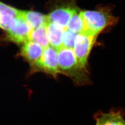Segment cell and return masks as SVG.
Segmentation results:
<instances>
[{"label": "cell", "mask_w": 125, "mask_h": 125, "mask_svg": "<svg viewBox=\"0 0 125 125\" xmlns=\"http://www.w3.org/2000/svg\"><path fill=\"white\" fill-rule=\"evenodd\" d=\"M58 52V65L62 73L68 76L78 85L89 84L87 69L78 62L73 49L62 47Z\"/></svg>", "instance_id": "6da1fadb"}, {"label": "cell", "mask_w": 125, "mask_h": 125, "mask_svg": "<svg viewBox=\"0 0 125 125\" xmlns=\"http://www.w3.org/2000/svg\"><path fill=\"white\" fill-rule=\"evenodd\" d=\"M84 32L97 36L106 28L117 24L119 18L113 16L109 7H100L95 11H81Z\"/></svg>", "instance_id": "7a4b0ae2"}, {"label": "cell", "mask_w": 125, "mask_h": 125, "mask_svg": "<svg viewBox=\"0 0 125 125\" xmlns=\"http://www.w3.org/2000/svg\"><path fill=\"white\" fill-rule=\"evenodd\" d=\"M33 66L36 70L48 73L54 78L62 73L58 65V52L50 45L44 49L42 55Z\"/></svg>", "instance_id": "3957f363"}, {"label": "cell", "mask_w": 125, "mask_h": 125, "mask_svg": "<svg viewBox=\"0 0 125 125\" xmlns=\"http://www.w3.org/2000/svg\"><path fill=\"white\" fill-rule=\"evenodd\" d=\"M97 36L83 33L78 34L76 37L74 52L80 65L86 69L88 57Z\"/></svg>", "instance_id": "277c9868"}, {"label": "cell", "mask_w": 125, "mask_h": 125, "mask_svg": "<svg viewBox=\"0 0 125 125\" xmlns=\"http://www.w3.org/2000/svg\"><path fill=\"white\" fill-rule=\"evenodd\" d=\"M32 29L29 23L21 16L13 20L7 32L8 39L18 44L25 43L30 40Z\"/></svg>", "instance_id": "5b68a950"}, {"label": "cell", "mask_w": 125, "mask_h": 125, "mask_svg": "<svg viewBox=\"0 0 125 125\" xmlns=\"http://www.w3.org/2000/svg\"><path fill=\"white\" fill-rule=\"evenodd\" d=\"M77 8L69 5L57 7L47 15L48 23L52 22L60 26L65 29Z\"/></svg>", "instance_id": "8992f818"}, {"label": "cell", "mask_w": 125, "mask_h": 125, "mask_svg": "<svg viewBox=\"0 0 125 125\" xmlns=\"http://www.w3.org/2000/svg\"><path fill=\"white\" fill-rule=\"evenodd\" d=\"M43 50L44 48L39 44L29 40L23 44L21 48V54L33 66L41 57Z\"/></svg>", "instance_id": "52a82bcc"}, {"label": "cell", "mask_w": 125, "mask_h": 125, "mask_svg": "<svg viewBox=\"0 0 125 125\" xmlns=\"http://www.w3.org/2000/svg\"><path fill=\"white\" fill-rule=\"evenodd\" d=\"M64 28L56 23L49 22L46 25L47 34L50 45L57 51L62 47Z\"/></svg>", "instance_id": "ba28073f"}, {"label": "cell", "mask_w": 125, "mask_h": 125, "mask_svg": "<svg viewBox=\"0 0 125 125\" xmlns=\"http://www.w3.org/2000/svg\"><path fill=\"white\" fill-rule=\"evenodd\" d=\"M20 11L0 1V28L8 31L13 20L19 16Z\"/></svg>", "instance_id": "9c48e42d"}, {"label": "cell", "mask_w": 125, "mask_h": 125, "mask_svg": "<svg viewBox=\"0 0 125 125\" xmlns=\"http://www.w3.org/2000/svg\"><path fill=\"white\" fill-rule=\"evenodd\" d=\"M95 125H125V120L120 111H111L95 115Z\"/></svg>", "instance_id": "30bf717a"}, {"label": "cell", "mask_w": 125, "mask_h": 125, "mask_svg": "<svg viewBox=\"0 0 125 125\" xmlns=\"http://www.w3.org/2000/svg\"><path fill=\"white\" fill-rule=\"evenodd\" d=\"M19 16L25 20L33 29L48 23L47 15L34 11L20 10Z\"/></svg>", "instance_id": "8fae6325"}, {"label": "cell", "mask_w": 125, "mask_h": 125, "mask_svg": "<svg viewBox=\"0 0 125 125\" xmlns=\"http://www.w3.org/2000/svg\"><path fill=\"white\" fill-rule=\"evenodd\" d=\"M46 25H43L32 29L31 33L29 40L38 43L44 49L49 46L47 37Z\"/></svg>", "instance_id": "7c38bea8"}, {"label": "cell", "mask_w": 125, "mask_h": 125, "mask_svg": "<svg viewBox=\"0 0 125 125\" xmlns=\"http://www.w3.org/2000/svg\"><path fill=\"white\" fill-rule=\"evenodd\" d=\"M67 29L77 34L83 33L84 32V22L81 11L77 9L71 17L69 22Z\"/></svg>", "instance_id": "4fadbf2b"}, {"label": "cell", "mask_w": 125, "mask_h": 125, "mask_svg": "<svg viewBox=\"0 0 125 125\" xmlns=\"http://www.w3.org/2000/svg\"><path fill=\"white\" fill-rule=\"evenodd\" d=\"M77 35V34L67 29H65L62 36V47L73 49Z\"/></svg>", "instance_id": "5bb4252c"}]
</instances>
